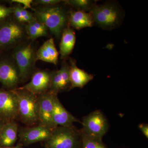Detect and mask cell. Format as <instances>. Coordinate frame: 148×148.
Listing matches in <instances>:
<instances>
[{"mask_svg": "<svg viewBox=\"0 0 148 148\" xmlns=\"http://www.w3.org/2000/svg\"><path fill=\"white\" fill-rule=\"evenodd\" d=\"M34 15L36 19L44 24L58 40L68 23L69 13L57 5L39 7L35 10Z\"/></svg>", "mask_w": 148, "mask_h": 148, "instance_id": "1", "label": "cell"}, {"mask_svg": "<svg viewBox=\"0 0 148 148\" xmlns=\"http://www.w3.org/2000/svg\"><path fill=\"white\" fill-rule=\"evenodd\" d=\"M34 41L26 40L12 50L11 56L18 67L21 82L27 80L36 70L37 50Z\"/></svg>", "mask_w": 148, "mask_h": 148, "instance_id": "2", "label": "cell"}, {"mask_svg": "<svg viewBox=\"0 0 148 148\" xmlns=\"http://www.w3.org/2000/svg\"><path fill=\"white\" fill-rule=\"evenodd\" d=\"M26 25L10 17L0 22V52L16 47L27 40Z\"/></svg>", "mask_w": 148, "mask_h": 148, "instance_id": "3", "label": "cell"}, {"mask_svg": "<svg viewBox=\"0 0 148 148\" xmlns=\"http://www.w3.org/2000/svg\"><path fill=\"white\" fill-rule=\"evenodd\" d=\"M18 117L24 124L32 125L38 120V96L27 90L16 88Z\"/></svg>", "mask_w": 148, "mask_h": 148, "instance_id": "4", "label": "cell"}, {"mask_svg": "<svg viewBox=\"0 0 148 148\" xmlns=\"http://www.w3.org/2000/svg\"><path fill=\"white\" fill-rule=\"evenodd\" d=\"M94 23L101 28L112 29L119 25L123 13L119 7L112 3L95 5L90 11Z\"/></svg>", "mask_w": 148, "mask_h": 148, "instance_id": "5", "label": "cell"}, {"mask_svg": "<svg viewBox=\"0 0 148 148\" xmlns=\"http://www.w3.org/2000/svg\"><path fill=\"white\" fill-rule=\"evenodd\" d=\"M80 139V132L73 127L58 126L46 141V146L47 148H78Z\"/></svg>", "mask_w": 148, "mask_h": 148, "instance_id": "6", "label": "cell"}, {"mask_svg": "<svg viewBox=\"0 0 148 148\" xmlns=\"http://www.w3.org/2000/svg\"><path fill=\"white\" fill-rule=\"evenodd\" d=\"M21 82L17 65L12 56L0 58V83L8 90H14Z\"/></svg>", "mask_w": 148, "mask_h": 148, "instance_id": "7", "label": "cell"}, {"mask_svg": "<svg viewBox=\"0 0 148 148\" xmlns=\"http://www.w3.org/2000/svg\"><path fill=\"white\" fill-rule=\"evenodd\" d=\"M82 131L88 135L102 139L108 129L106 117L100 110H95L84 116L81 122Z\"/></svg>", "mask_w": 148, "mask_h": 148, "instance_id": "8", "label": "cell"}, {"mask_svg": "<svg viewBox=\"0 0 148 148\" xmlns=\"http://www.w3.org/2000/svg\"><path fill=\"white\" fill-rule=\"evenodd\" d=\"M18 117L17 97L15 90L0 88V119L4 123L14 121Z\"/></svg>", "mask_w": 148, "mask_h": 148, "instance_id": "9", "label": "cell"}, {"mask_svg": "<svg viewBox=\"0 0 148 148\" xmlns=\"http://www.w3.org/2000/svg\"><path fill=\"white\" fill-rule=\"evenodd\" d=\"M53 72L47 70H36L30 82L18 88L27 90L38 96L47 92L50 89Z\"/></svg>", "mask_w": 148, "mask_h": 148, "instance_id": "10", "label": "cell"}, {"mask_svg": "<svg viewBox=\"0 0 148 148\" xmlns=\"http://www.w3.org/2000/svg\"><path fill=\"white\" fill-rule=\"evenodd\" d=\"M56 93L49 91L38 95V120L40 125L51 129L57 127L53 121V98Z\"/></svg>", "mask_w": 148, "mask_h": 148, "instance_id": "11", "label": "cell"}, {"mask_svg": "<svg viewBox=\"0 0 148 148\" xmlns=\"http://www.w3.org/2000/svg\"><path fill=\"white\" fill-rule=\"evenodd\" d=\"M53 129L41 125L18 129L20 141L28 145L37 142L47 141L51 135Z\"/></svg>", "mask_w": 148, "mask_h": 148, "instance_id": "12", "label": "cell"}, {"mask_svg": "<svg viewBox=\"0 0 148 148\" xmlns=\"http://www.w3.org/2000/svg\"><path fill=\"white\" fill-rule=\"evenodd\" d=\"M53 121L56 126L73 127L75 122L81 123L79 120L73 116L67 110L58 99L57 94L53 98Z\"/></svg>", "mask_w": 148, "mask_h": 148, "instance_id": "13", "label": "cell"}, {"mask_svg": "<svg viewBox=\"0 0 148 148\" xmlns=\"http://www.w3.org/2000/svg\"><path fill=\"white\" fill-rule=\"evenodd\" d=\"M71 88L70 79V65L67 63L62 64L61 69L53 71L49 91L56 94Z\"/></svg>", "mask_w": 148, "mask_h": 148, "instance_id": "14", "label": "cell"}, {"mask_svg": "<svg viewBox=\"0 0 148 148\" xmlns=\"http://www.w3.org/2000/svg\"><path fill=\"white\" fill-rule=\"evenodd\" d=\"M68 23L77 30L92 27L94 24L91 12L82 10L71 11L69 12Z\"/></svg>", "mask_w": 148, "mask_h": 148, "instance_id": "15", "label": "cell"}, {"mask_svg": "<svg viewBox=\"0 0 148 148\" xmlns=\"http://www.w3.org/2000/svg\"><path fill=\"white\" fill-rule=\"evenodd\" d=\"M58 52L52 38L44 43L36 52L37 61H40L57 65L58 63Z\"/></svg>", "mask_w": 148, "mask_h": 148, "instance_id": "16", "label": "cell"}, {"mask_svg": "<svg viewBox=\"0 0 148 148\" xmlns=\"http://www.w3.org/2000/svg\"><path fill=\"white\" fill-rule=\"evenodd\" d=\"M70 79L71 88L83 87L93 78V76L77 67L75 62L70 60Z\"/></svg>", "mask_w": 148, "mask_h": 148, "instance_id": "17", "label": "cell"}, {"mask_svg": "<svg viewBox=\"0 0 148 148\" xmlns=\"http://www.w3.org/2000/svg\"><path fill=\"white\" fill-rule=\"evenodd\" d=\"M18 125L14 121L5 123L0 134V146L11 147L16 143L18 136Z\"/></svg>", "mask_w": 148, "mask_h": 148, "instance_id": "18", "label": "cell"}, {"mask_svg": "<svg viewBox=\"0 0 148 148\" xmlns=\"http://www.w3.org/2000/svg\"><path fill=\"white\" fill-rule=\"evenodd\" d=\"M76 42L75 34L70 26L64 29L61 36L60 49L61 59H65L71 53Z\"/></svg>", "mask_w": 148, "mask_h": 148, "instance_id": "19", "label": "cell"}, {"mask_svg": "<svg viewBox=\"0 0 148 148\" xmlns=\"http://www.w3.org/2000/svg\"><path fill=\"white\" fill-rule=\"evenodd\" d=\"M80 136L82 148H108L101 139L88 135L82 130Z\"/></svg>", "mask_w": 148, "mask_h": 148, "instance_id": "20", "label": "cell"}, {"mask_svg": "<svg viewBox=\"0 0 148 148\" xmlns=\"http://www.w3.org/2000/svg\"><path fill=\"white\" fill-rule=\"evenodd\" d=\"M64 1L67 4L77 9V10L86 12L90 11L95 5L93 2L88 0H68Z\"/></svg>", "mask_w": 148, "mask_h": 148, "instance_id": "21", "label": "cell"}, {"mask_svg": "<svg viewBox=\"0 0 148 148\" xmlns=\"http://www.w3.org/2000/svg\"><path fill=\"white\" fill-rule=\"evenodd\" d=\"M26 31L27 37L31 40L34 41L38 38L42 37L40 33L32 24L31 21L26 24Z\"/></svg>", "mask_w": 148, "mask_h": 148, "instance_id": "22", "label": "cell"}, {"mask_svg": "<svg viewBox=\"0 0 148 148\" xmlns=\"http://www.w3.org/2000/svg\"><path fill=\"white\" fill-rule=\"evenodd\" d=\"M13 8L0 4V22L12 15Z\"/></svg>", "mask_w": 148, "mask_h": 148, "instance_id": "23", "label": "cell"}, {"mask_svg": "<svg viewBox=\"0 0 148 148\" xmlns=\"http://www.w3.org/2000/svg\"><path fill=\"white\" fill-rule=\"evenodd\" d=\"M31 22L39 32L40 33L42 37H47L48 36V30L44 24L38 21L36 18Z\"/></svg>", "mask_w": 148, "mask_h": 148, "instance_id": "24", "label": "cell"}, {"mask_svg": "<svg viewBox=\"0 0 148 148\" xmlns=\"http://www.w3.org/2000/svg\"><path fill=\"white\" fill-rule=\"evenodd\" d=\"M61 2L60 0H36L33 1V3L40 6H50L57 5Z\"/></svg>", "mask_w": 148, "mask_h": 148, "instance_id": "25", "label": "cell"}, {"mask_svg": "<svg viewBox=\"0 0 148 148\" xmlns=\"http://www.w3.org/2000/svg\"><path fill=\"white\" fill-rule=\"evenodd\" d=\"M11 3H18L22 6L25 9L32 8V5L33 4V1L32 0H12Z\"/></svg>", "mask_w": 148, "mask_h": 148, "instance_id": "26", "label": "cell"}, {"mask_svg": "<svg viewBox=\"0 0 148 148\" xmlns=\"http://www.w3.org/2000/svg\"><path fill=\"white\" fill-rule=\"evenodd\" d=\"M139 128H140L141 132L143 135L147 138H148V125L145 123H141L139 125Z\"/></svg>", "mask_w": 148, "mask_h": 148, "instance_id": "27", "label": "cell"}, {"mask_svg": "<svg viewBox=\"0 0 148 148\" xmlns=\"http://www.w3.org/2000/svg\"><path fill=\"white\" fill-rule=\"evenodd\" d=\"M5 123L0 119V134H1V131L2 129L3 126L4 124Z\"/></svg>", "mask_w": 148, "mask_h": 148, "instance_id": "28", "label": "cell"}, {"mask_svg": "<svg viewBox=\"0 0 148 148\" xmlns=\"http://www.w3.org/2000/svg\"><path fill=\"white\" fill-rule=\"evenodd\" d=\"M0 148H21V146L17 145L14 147H0Z\"/></svg>", "mask_w": 148, "mask_h": 148, "instance_id": "29", "label": "cell"}]
</instances>
